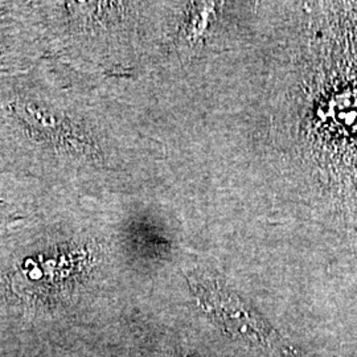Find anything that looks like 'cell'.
Here are the masks:
<instances>
[{
	"instance_id": "cell-1",
	"label": "cell",
	"mask_w": 357,
	"mask_h": 357,
	"mask_svg": "<svg viewBox=\"0 0 357 357\" xmlns=\"http://www.w3.org/2000/svg\"><path fill=\"white\" fill-rule=\"evenodd\" d=\"M141 159L97 73L43 57L0 76V165L56 199L102 200Z\"/></svg>"
},
{
	"instance_id": "cell-2",
	"label": "cell",
	"mask_w": 357,
	"mask_h": 357,
	"mask_svg": "<svg viewBox=\"0 0 357 357\" xmlns=\"http://www.w3.org/2000/svg\"><path fill=\"white\" fill-rule=\"evenodd\" d=\"M45 56L26 1L0 0V76L26 70Z\"/></svg>"
}]
</instances>
